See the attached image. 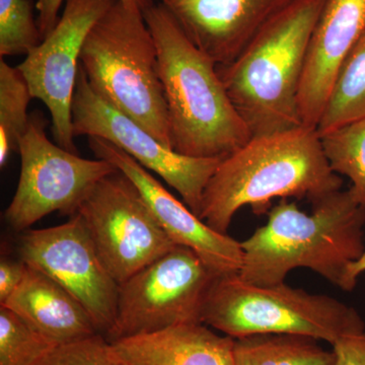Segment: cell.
I'll list each match as a JSON object with an SVG mask.
<instances>
[{
  "instance_id": "1",
  "label": "cell",
  "mask_w": 365,
  "mask_h": 365,
  "mask_svg": "<svg viewBox=\"0 0 365 365\" xmlns=\"http://www.w3.org/2000/svg\"><path fill=\"white\" fill-rule=\"evenodd\" d=\"M343 181L327 160L317 128L302 126L255 136L222 158L204 190L198 216L220 234L235 213L251 206L261 215L273 199L311 203L340 191Z\"/></svg>"
},
{
  "instance_id": "2",
  "label": "cell",
  "mask_w": 365,
  "mask_h": 365,
  "mask_svg": "<svg viewBox=\"0 0 365 365\" xmlns=\"http://www.w3.org/2000/svg\"><path fill=\"white\" fill-rule=\"evenodd\" d=\"M157 46L172 148L180 155L222 160L252 138L216 71L162 2L143 9Z\"/></svg>"
},
{
  "instance_id": "3",
  "label": "cell",
  "mask_w": 365,
  "mask_h": 365,
  "mask_svg": "<svg viewBox=\"0 0 365 365\" xmlns=\"http://www.w3.org/2000/svg\"><path fill=\"white\" fill-rule=\"evenodd\" d=\"M312 205V215L287 199L271 208L267 223L241 242L242 280L271 287L284 282L290 271L307 268L343 289L346 269L365 250V210L349 189Z\"/></svg>"
},
{
  "instance_id": "4",
  "label": "cell",
  "mask_w": 365,
  "mask_h": 365,
  "mask_svg": "<svg viewBox=\"0 0 365 365\" xmlns=\"http://www.w3.org/2000/svg\"><path fill=\"white\" fill-rule=\"evenodd\" d=\"M324 2L295 0L234 61L216 64L228 97L252 137L302 126L300 81Z\"/></svg>"
},
{
  "instance_id": "5",
  "label": "cell",
  "mask_w": 365,
  "mask_h": 365,
  "mask_svg": "<svg viewBox=\"0 0 365 365\" xmlns=\"http://www.w3.org/2000/svg\"><path fill=\"white\" fill-rule=\"evenodd\" d=\"M81 66L96 95L172 148L157 46L143 9L117 0L91 28Z\"/></svg>"
},
{
  "instance_id": "6",
  "label": "cell",
  "mask_w": 365,
  "mask_h": 365,
  "mask_svg": "<svg viewBox=\"0 0 365 365\" xmlns=\"http://www.w3.org/2000/svg\"><path fill=\"white\" fill-rule=\"evenodd\" d=\"M206 326L234 339L260 334H294L333 345L365 333L354 307L324 294H309L284 282L252 284L239 273L216 276L201 314Z\"/></svg>"
},
{
  "instance_id": "7",
  "label": "cell",
  "mask_w": 365,
  "mask_h": 365,
  "mask_svg": "<svg viewBox=\"0 0 365 365\" xmlns=\"http://www.w3.org/2000/svg\"><path fill=\"white\" fill-rule=\"evenodd\" d=\"M216 275L184 246L174 248L119 285L110 343L182 324L202 323L201 314Z\"/></svg>"
},
{
  "instance_id": "8",
  "label": "cell",
  "mask_w": 365,
  "mask_h": 365,
  "mask_svg": "<svg viewBox=\"0 0 365 365\" xmlns=\"http://www.w3.org/2000/svg\"><path fill=\"white\" fill-rule=\"evenodd\" d=\"M46 125L40 112L33 113L19 143L20 179L4 213L6 222L16 232H26L56 211L76 215L93 187L117 170L107 160H86L51 143Z\"/></svg>"
},
{
  "instance_id": "9",
  "label": "cell",
  "mask_w": 365,
  "mask_h": 365,
  "mask_svg": "<svg viewBox=\"0 0 365 365\" xmlns=\"http://www.w3.org/2000/svg\"><path fill=\"white\" fill-rule=\"evenodd\" d=\"M76 215L119 285L177 246L134 182L118 169L93 187Z\"/></svg>"
},
{
  "instance_id": "10",
  "label": "cell",
  "mask_w": 365,
  "mask_h": 365,
  "mask_svg": "<svg viewBox=\"0 0 365 365\" xmlns=\"http://www.w3.org/2000/svg\"><path fill=\"white\" fill-rule=\"evenodd\" d=\"M72 124L74 136L105 139L155 173L177 190L184 203L198 216L204 190L222 160L186 157L163 145L96 95L81 64L72 101Z\"/></svg>"
},
{
  "instance_id": "11",
  "label": "cell",
  "mask_w": 365,
  "mask_h": 365,
  "mask_svg": "<svg viewBox=\"0 0 365 365\" xmlns=\"http://www.w3.org/2000/svg\"><path fill=\"white\" fill-rule=\"evenodd\" d=\"M116 1L66 0L56 26L18 66L33 98L49 110L55 143L71 153H78L74 144L72 101L83 44L91 28Z\"/></svg>"
},
{
  "instance_id": "12",
  "label": "cell",
  "mask_w": 365,
  "mask_h": 365,
  "mask_svg": "<svg viewBox=\"0 0 365 365\" xmlns=\"http://www.w3.org/2000/svg\"><path fill=\"white\" fill-rule=\"evenodd\" d=\"M21 260L39 269L83 304L98 332L107 336L116 321L119 284L106 268L81 216L21 237Z\"/></svg>"
},
{
  "instance_id": "13",
  "label": "cell",
  "mask_w": 365,
  "mask_h": 365,
  "mask_svg": "<svg viewBox=\"0 0 365 365\" xmlns=\"http://www.w3.org/2000/svg\"><path fill=\"white\" fill-rule=\"evenodd\" d=\"M88 144L97 158L111 163L134 182L175 244L193 250L216 276L240 272L244 260L241 242L212 230L173 196L150 170L114 144L98 137H88Z\"/></svg>"
},
{
  "instance_id": "14",
  "label": "cell",
  "mask_w": 365,
  "mask_h": 365,
  "mask_svg": "<svg viewBox=\"0 0 365 365\" xmlns=\"http://www.w3.org/2000/svg\"><path fill=\"white\" fill-rule=\"evenodd\" d=\"M295 0H162L197 48L227 64Z\"/></svg>"
},
{
  "instance_id": "15",
  "label": "cell",
  "mask_w": 365,
  "mask_h": 365,
  "mask_svg": "<svg viewBox=\"0 0 365 365\" xmlns=\"http://www.w3.org/2000/svg\"><path fill=\"white\" fill-rule=\"evenodd\" d=\"M365 33V0H325L314 26L299 91L302 125L317 128L343 62Z\"/></svg>"
},
{
  "instance_id": "16",
  "label": "cell",
  "mask_w": 365,
  "mask_h": 365,
  "mask_svg": "<svg viewBox=\"0 0 365 365\" xmlns=\"http://www.w3.org/2000/svg\"><path fill=\"white\" fill-rule=\"evenodd\" d=\"M55 343L73 342L100 334L90 314L66 288L26 264L21 284L1 304Z\"/></svg>"
},
{
  "instance_id": "17",
  "label": "cell",
  "mask_w": 365,
  "mask_h": 365,
  "mask_svg": "<svg viewBox=\"0 0 365 365\" xmlns=\"http://www.w3.org/2000/svg\"><path fill=\"white\" fill-rule=\"evenodd\" d=\"M126 365H235L234 338L182 324L112 343Z\"/></svg>"
},
{
  "instance_id": "18",
  "label": "cell",
  "mask_w": 365,
  "mask_h": 365,
  "mask_svg": "<svg viewBox=\"0 0 365 365\" xmlns=\"http://www.w3.org/2000/svg\"><path fill=\"white\" fill-rule=\"evenodd\" d=\"M319 340L294 334H260L235 339V365H334L335 353Z\"/></svg>"
},
{
  "instance_id": "19",
  "label": "cell",
  "mask_w": 365,
  "mask_h": 365,
  "mask_svg": "<svg viewBox=\"0 0 365 365\" xmlns=\"http://www.w3.org/2000/svg\"><path fill=\"white\" fill-rule=\"evenodd\" d=\"M365 117V33L341 66L317 127L319 135Z\"/></svg>"
},
{
  "instance_id": "20",
  "label": "cell",
  "mask_w": 365,
  "mask_h": 365,
  "mask_svg": "<svg viewBox=\"0 0 365 365\" xmlns=\"http://www.w3.org/2000/svg\"><path fill=\"white\" fill-rule=\"evenodd\" d=\"M30 88L18 66L0 59V165L4 167L11 151L19 150V143L28 129Z\"/></svg>"
},
{
  "instance_id": "21",
  "label": "cell",
  "mask_w": 365,
  "mask_h": 365,
  "mask_svg": "<svg viewBox=\"0 0 365 365\" xmlns=\"http://www.w3.org/2000/svg\"><path fill=\"white\" fill-rule=\"evenodd\" d=\"M319 137L331 169L351 181L350 193L365 210V117Z\"/></svg>"
},
{
  "instance_id": "22",
  "label": "cell",
  "mask_w": 365,
  "mask_h": 365,
  "mask_svg": "<svg viewBox=\"0 0 365 365\" xmlns=\"http://www.w3.org/2000/svg\"><path fill=\"white\" fill-rule=\"evenodd\" d=\"M55 345L20 316L0 306V365H35Z\"/></svg>"
},
{
  "instance_id": "23",
  "label": "cell",
  "mask_w": 365,
  "mask_h": 365,
  "mask_svg": "<svg viewBox=\"0 0 365 365\" xmlns=\"http://www.w3.org/2000/svg\"><path fill=\"white\" fill-rule=\"evenodd\" d=\"M34 0H0V55H26L42 41Z\"/></svg>"
},
{
  "instance_id": "24",
  "label": "cell",
  "mask_w": 365,
  "mask_h": 365,
  "mask_svg": "<svg viewBox=\"0 0 365 365\" xmlns=\"http://www.w3.org/2000/svg\"><path fill=\"white\" fill-rule=\"evenodd\" d=\"M35 365H126L102 334L55 345Z\"/></svg>"
},
{
  "instance_id": "25",
  "label": "cell",
  "mask_w": 365,
  "mask_h": 365,
  "mask_svg": "<svg viewBox=\"0 0 365 365\" xmlns=\"http://www.w3.org/2000/svg\"><path fill=\"white\" fill-rule=\"evenodd\" d=\"M38 11L37 23L42 39L47 37L56 26L60 18V11L64 6L66 0H34ZM128 6L146 9L151 4L148 0H120Z\"/></svg>"
},
{
  "instance_id": "26",
  "label": "cell",
  "mask_w": 365,
  "mask_h": 365,
  "mask_svg": "<svg viewBox=\"0 0 365 365\" xmlns=\"http://www.w3.org/2000/svg\"><path fill=\"white\" fill-rule=\"evenodd\" d=\"M332 346L334 365H365V333L345 336Z\"/></svg>"
},
{
  "instance_id": "27",
  "label": "cell",
  "mask_w": 365,
  "mask_h": 365,
  "mask_svg": "<svg viewBox=\"0 0 365 365\" xmlns=\"http://www.w3.org/2000/svg\"><path fill=\"white\" fill-rule=\"evenodd\" d=\"M26 270V264L20 261H14L6 257L0 260V306L6 304V300L13 295L21 284Z\"/></svg>"
},
{
  "instance_id": "28",
  "label": "cell",
  "mask_w": 365,
  "mask_h": 365,
  "mask_svg": "<svg viewBox=\"0 0 365 365\" xmlns=\"http://www.w3.org/2000/svg\"><path fill=\"white\" fill-rule=\"evenodd\" d=\"M365 272V250L361 256L356 260L351 262L346 269L344 285L343 289L344 292H351L356 287L357 278L360 274Z\"/></svg>"
},
{
  "instance_id": "29",
  "label": "cell",
  "mask_w": 365,
  "mask_h": 365,
  "mask_svg": "<svg viewBox=\"0 0 365 365\" xmlns=\"http://www.w3.org/2000/svg\"><path fill=\"white\" fill-rule=\"evenodd\" d=\"M148 1H150V2H158V1H162V0H148Z\"/></svg>"
}]
</instances>
